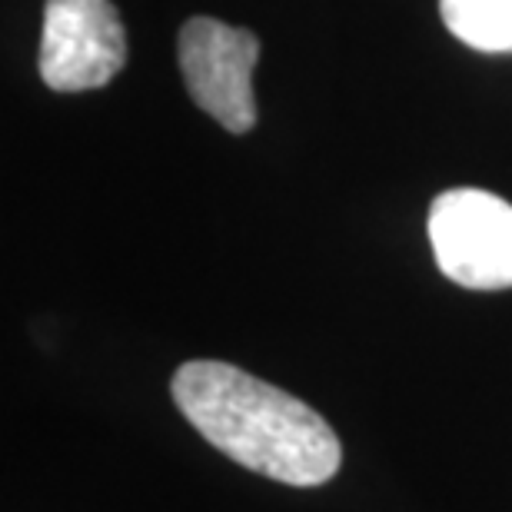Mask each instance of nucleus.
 Returning a JSON list of instances; mask_svg holds the SVG:
<instances>
[{
    "instance_id": "f257e3e1",
    "label": "nucleus",
    "mask_w": 512,
    "mask_h": 512,
    "mask_svg": "<svg viewBox=\"0 0 512 512\" xmlns=\"http://www.w3.org/2000/svg\"><path fill=\"white\" fill-rule=\"evenodd\" d=\"M173 403L210 446L233 463L286 486H323L340 473L333 426L283 389L217 360H193L173 373Z\"/></svg>"
},
{
    "instance_id": "f03ea898",
    "label": "nucleus",
    "mask_w": 512,
    "mask_h": 512,
    "mask_svg": "<svg viewBox=\"0 0 512 512\" xmlns=\"http://www.w3.org/2000/svg\"><path fill=\"white\" fill-rule=\"evenodd\" d=\"M429 243L439 270L466 290L512 286V203L496 193H439L429 210Z\"/></svg>"
},
{
    "instance_id": "7ed1b4c3",
    "label": "nucleus",
    "mask_w": 512,
    "mask_h": 512,
    "mask_svg": "<svg viewBox=\"0 0 512 512\" xmlns=\"http://www.w3.org/2000/svg\"><path fill=\"white\" fill-rule=\"evenodd\" d=\"M177 57L193 104L203 114L230 133L253 130V67L260 60V40L253 30L213 17H190L180 27Z\"/></svg>"
},
{
    "instance_id": "20e7f679",
    "label": "nucleus",
    "mask_w": 512,
    "mask_h": 512,
    "mask_svg": "<svg viewBox=\"0 0 512 512\" xmlns=\"http://www.w3.org/2000/svg\"><path fill=\"white\" fill-rule=\"evenodd\" d=\"M127 64V34L110 0H47L40 77L57 94L110 84Z\"/></svg>"
},
{
    "instance_id": "39448f33",
    "label": "nucleus",
    "mask_w": 512,
    "mask_h": 512,
    "mask_svg": "<svg viewBox=\"0 0 512 512\" xmlns=\"http://www.w3.org/2000/svg\"><path fill=\"white\" fill-rule=\"evenodd\" d=\"M449 34L483 54H512V0H439Z\"/></svg>"
}]
</instances>
